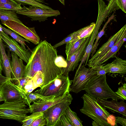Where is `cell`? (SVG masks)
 Here are the masks:
<instances>
[{"instance_id": "6da1fadb", "label": "cell", "mask_w": 126, "mask_h": 126, "mask_svg": "<svg viewBox=\"0 0 126 126\" xmlns=\"http://www.w3.org/2000/svg\"><path fill=\"white\" fill-rule=\"evenodd\" d=\"M58 57L56 48L46 40L41 41L32 52L25 66L24 77L32 79L37 72L41 71L44 79L42 87L47 84L58 76L63 74L62 68L56 63Z\"/></svg>"}, {"instance_id": "7a4b0ae2", "label": "cell", "mask_w": 126, "mask_h": 126, "mask_svg": "<svg viewBox=\"0 0 126 126\" xmlns=\"http://www.w3.org/2000/svg\"><path fill=\"white\" fill-rule=\"evenodd\" d=\"M81 98L83 100V105L80 110L81 112L97 122L100 126H112L108 119L111 115L98 103L97 99L87 93Z\"/></svg>"}, {"instance_id": "3957f363", "label": "cell", "mask_w": 126, "mask_h": 126, "mask_svg": "<svg viewBox=\"0 0 126 126\" xmlns=\"http://www.w3.org/2000/svg\"><path fill=\"white\" fill-rule=\"evenodd\" d=\"M106 75L100 76L97 75L92 78L86 84L83 90L96 99L98 98L121 99L107 84Z\"/></svg>"}, {"instance_id": "277c9868", "label": "cell", "mask_w": 126, "mask_h": 126, "mask_svg": "<svg viewBox=\"0 0 126 126\" xmlns=\"http://www.w3.org/2000/svg\"><path fill=\"white\" fill-rule=\"evenodd\" d=\"M72 81L68 76L61 74L34 92L45 96H61L69 93Z\"/></svg>"}, {"instance_id": "5b68a950", "label": "cell", "mask_w": 126, "mask_h": 126, "mask_svg": "<svg viewBox=\"0 0 126 126\" xmlns=\"http://www.w3.org/2000/svg\"><path fill=\"white\" fill-rule=\"evenodd\" d=\"M25 104L23 99L0 104V118L13 120L21 123L27 114L30 112V108H26Z\"/></svg>"}, {"instance_id": "8992f818", "label": "cell", "mask_w": 126, "mask_h": 126, "mask_svg": "<svg viewBox=\"0 0 126 126\" xmlns=\"http://www.w3.org/2000/svg\"><path fill=\"white\" fill-rule=\"evenodd\" d=\"M85 66L82 65L77 70L73 83L70 86V92L77 94L83 90L89 80L97 75L96 70Z\"/></svg>"}, {"instance_id": "52a82bcc", "label": "cell", "mask_w": 126, "mask_h": 126, "mask_svg": "<svg viewBox=\"0 0 126 126\" xmlns=\"http://www.w3.org/2000/svg\"><path fill=\"white\" fill-rule=\"evenodd\" d=\"M2 24L16 33L35 45L38 44L40 42V38L34 27H28L22 23L13 21H7Z\"/></svg>"}, {"instance_id": "ba28073f", "label": "cell", "mask_w": 126, "mask_h": 126, "mask_svg": "<svg viewBox=\"0 0 126 126\" xmlns=\"http://www.w3.org/2000/svg\"><path fill=\"white\" fill-rule=\"evenodd\" d=\"M16 12L31 18L32 21L38 20L39 22L47 20L48 17L56 16L60 14L58 10H48L30 5L28 8L23 6L21 9L16 11Z\"/></svg>"}, {"instance_id": "9c48e42d", "label": "cell", "mask_w": 126, "mask_h": 126, "mask_svg": "<svg viewBox=\"0 0 126 126\" xmlns=\"http://www.w3.org/2000/svg\"><path fill=\"white\" fill-rule=\"evenodd\" d=\"M73 99L62 102L50 107L43 112L47 120V126H57L61 116L69 106Z\"/></svg>"}, {"instance_id": "30bf717a", "label": "cell", "mask_w": 126, "mask_h": 126, "mask_svg": "<svg viewBox=\"0 0 126 126\" xmlns=\"http://www.w3.org/2000/svg\"><path fill=\"white\" fill-rule=\"evenodd\" d=\"M10 80L4 82L0 87V91L4 102H12L24 99L25 95L17 85L12 83Z\"/></svg>"}, {"instance_id": "8fae6325", "label": "cell", "mask_w": 126, "mask_h": 126, "mask_svg": "<svg viewBox=\"0 0 126 126\" xmlns=\"http://www.w3.org/2000/svg\"><path fill=\"white\" fill-rule=\"evenodd\" d=\"M91 35L85 38L76 52L68 60L66 61L67 63L66 67L62 68L63 75L68 76L69 73L73 71L77 66L79 62L82 59Z\"/></svg>"}, {"instance_id": "7c38bea8", "label": "cell", "mask_w": 126, "mask_h": 126, "mask_svg": "<svg viewBox=\"0 0 126 126\" xmlns=\"http://www.w3.org/2000/svg\"><path fill=\"white\" fill-rule=\"evenodd\" d=\"M1 39L6 44V46L9 50L17 54L27 63L29 61L31 56V53L27 49L24 50L13 39L10 37L1 29Z\"/></svg>"}, {"instance_id": "4fadbf2b", "label": "cell", "mask_w": 126, "mask_h": 126, "mask_svg": "<svg viewBox=\"0 0 126 126\" xmlns=\"http://www.w3.org/2000/svg\"><path fill=\"white\" fill-rule=\"evenodd\" d=\"M70 99H73V97L69 93L63 96L47 100H38L29 106L30 112H43L56 104Z\"/></svg>"}, {"instance_id": "5bb4252c", "label": "cell", "mask_w": 126, "mask_h": 126, "mask_svg": "<svg viewBox=\"0 0 126 126\" xmlns=\"http://www.w3.org/2000/svg\"><path fill=\"white\" fill-rule=\"evenodd\" d=\"M126 32V25H125L115 34L110 37L107 42L97 50L91 58L89 60L88 62L99 58L104 55L117 43Z\"/></svg>"}, {"instance_id": "9a60e30c", "label": "cell", "mask_w": 126, "mask_h": 126, "mask_svg": "<svg viewBox=\"0 0 126 126\" xmlns=\"http://www.w3.org/2000/svg\"><path fill=\"white\" fill-rule=\"evenodd\" d=\"M126 32L122 36L117 43L104 55L101 57L88 62L89 67L96 66L103 64L111 58H115L117 52L126 41Z\"/></svg>"}, {"instance_id": "2e32d148", "label": "cell", "mask_w": 126, "mask_h": 126, "mask_svg": "<svg viewBox=\"0 0 126 126\" xmlns=\"http://www.w3.org/2000/svg\"><path fill=\"white\" fill-rule=\"evenodd\" d=\"M12 60L10 64L11 73L13 78L15 80V84H18L19 80L24 77L25 65L23 63V60L18 58V55L13 52L11 53Z\"/></svg>"}, {"instance_id": "e0dca14e", "label": "cell", "mask_w": 126, "mask_h": 126, "mask_svg": "<svg viewBox=\"0 0 126 126\" xmlns=\"http://www.w3.org/2000/svg\"><path fill=\"white\" fill-rule=\"evenodd\" d=\"M97 101L104 108L108 109L113 112L119 113L126 117V104L124 101L118 102L117 99H112L109 101L107 99L102 98H98Z\"/></svg>"}, {"instance_id": "ac0fdd59", "label": "cell", "mask_w": 126, "mask_h": 126, "mask_svg": "<svg viewBox=\"0 0 126 126\" xmlns=\"http://www.w3.org/2000/svg\"><path fill=\"white\" fill-rule=\"evenodd\" d=\"M103 21L97 20L93 31L91 35L90 40L86 48L85 53L78 69L82 65H86L91 53L93 46L95 37L98 33L99 28Z\"/></svg>"}, {"instance_id": "d6986e66", "label": "cell", "mask_w": 126, "mask_h": 126, "mask_svg": "<svg viewBox=\"0 0 126 126\" xmlns=\"http://www.w3.org/2000/svg\"><path fill=\"white\" fill-rule=\"evenodd\" d=\"M112 63L104 65L107 73L126 74V61L117 57Z\"/></svg>"}, {"instance_id": "ffe728a7", "label": "cell", "mask_w": 126, "mask_h": 126, "mask_svg": "<svg viewBox=\"0 0 126 126\" xmlns=\"http://www.w3.org/2000/svg\"><path fill=\"white\" fill-rule=\"evenodd\" d=\"M95 25V23L92 22L89 25L78 30V32L76 36L71 41L66 44L65 51L67 50L72 45L78 40L90 36L93 31Z\"/></svg>"}, {"instance_id": "44dd1931", "label": "cell", "mask_w": 126, "mask_h": 126, "mask_svg": "<svg viewBox=\"0 0 126 126\" xmlns=\"http://www.w3.org/2000/svg\"><path fill=\"white\" fill-rule=\"evenodd\" d=\"M6 47L2 40L1 39L0 40V51L2 56L3 68L6 77L12 80V79L11 76L12 71L11 67V61L9 57L6 53Z\"/></svg>"}, {"instance_id": "7402d4cb", "label": "cell", "mask_w": 126, "mask_h": 126, "mask_svg": "<svg viewBox=\"0 0 126 126\" xmlns=\"http://www.w3.org/2000/svg\"><path fill=\"white\" fill-rule=\"evenodd\" d=\"M16 14V11L0 9V20L1 23L2 24L7 21H13L22 23L19 19Z\"/></svg>"}, {"instance_id": "603a6c76", "label": "cell", "mask_w": 126, "mask_h": 126, "mask_svg": "<svg viewBox=\"0 0 126 126\" xmlns=\"http://www.w3.org/2000/svg\"><path fill=\"white\" fill-rule=\"evenodd\" d=\"M55 98L54 96H44L34 92L26 94L24 99L25 104L29 106L31 103L38 100H46Z\"/></svg>"}, {"instance_id": "cb8c5ba5", "label": "cell", "mask_w": 126, "mask_h": 126, "mask_svg": "<svg viewBox=\"0 0 126 126\" xmlns=\"http://www.w3.org/2000/svg\"><path fill=\"white\" fill-rule=\"evenodd\" d=\"M18 4L23 5H28L35 6L43 9L48 10L53 9L45 4H48L45 2L44 0H13Z\"/></svg>"}, {"instance_id": "d4e9b609", "label": "cell", "mask_w": 126, "mask_h": 126, "mask_svg": "<svg viewBox=\"0 0 126 126\" xmlns=\"http://www.w3.org/2000/svg\"><path fill=\"white\" fill-rule=\"evenodd\" d=\"M64 113L72 126H83V121L78 117L76 112L71 110L69 106L65 109Z\"/></svg>"}, {"instance_id": "484cf974", "label": "cell", "mask_w": 126, "mask_h": 126, "mask_svg": "<svg viewBox=\"0 0 126 126\" xmlns=\"http://www.w3.org/2000/svg\"><path fill=\"white\" fill-rule=\"evenodd\" d=\"M0 26L1 29L6 34L10 35L14 40L19 43L21 45V47L24 50H27V49H26L25 47L26 45L25 42H26L30 43L29 41L23 38L9 29L3 27L1 24Z\"/></svg>"}, {"instance_id": "4316f807", "label": "cell", "mask_w": 126, "mask_h": 126, "mask_svg": "<svg viewBox=\"0 0 126 126\" xmlns=\"http://www.w3.org/2000/svg\"><path fill=\"white\" fill-rule=\"evenodd\" d=\"M85 38H83L78 40L72 45L67 50L65 51L67 56L66 61L68 60L76 52Z\"/></svg>"}, {"instance_id": "83f0119b", "label": "cell", "mask_w": 126, "mask_h": 126, "mask_svg": "<svg viewBox=\"0 0 126 126\" xmlns=\"http://www.w3.org/2000/svg\"><path fill=\"white\" fill-rule=\"evenodd\" d=\"M113 16H111L109 18L108 20L105 23L102 29L97 33L95 37L96 40L94 44H93L92 49L91 52L92 57L94 55L95 53L96 49L98 45V43L99 39L105 33V30L106 27L110 21L112 19Z\"/></svg>"}, {"instance_id": "f1b7e54d", "label": "cell", "mask_w": 126, "mask_h": 126, "mask_svg": "<svg viewBox=\"0 0 126 126\" xmlns=\"http://www.w3.org/2000/svg\"><path fill=\"white\" fill-rule=\"evenodd\" d=\"M43 115V112H35L32 113L30 115L27 116L23 120L21 123L22 126H30L31 123L35 120Z\"/></svg>"}, {"instance_id": "f546056e", "label": "cell", "mask_w": 126, "mask_h": 126, "mask_svg": "<svg viewBox=\"0 0 126 126\" xmlns=\"http://www.w3.org/2000/svg\"><path fill=\"white\" fill-rule=\"evenodd\" d=\"M32 79L36 88L42 87L44 83V79L43 74L41 72H37Z\"/></svg>"}, {"instance_id": "4dcf8cb0", "label": "cell", "mask_w": 126, "mask_h": 126, "mask_svg": "<svg viewBox=\"0 0 126 126\" xmlns=\"http://www.w3.org/2000/svg\"><path fill=\"white\" fill-rule=\"evenodd\" d=\"M21 4L18 3L13 4L0 2V9L9 10L16 11L21 9Z\"/></svg>"}, {"instance_id": "1f68e13d", "label": "cell", "mask_w": 126, "mask_h": 126, "mask_svg": "<svg viewBox=\"0 0 126 126\" xmlns=\"http://www.w3.org/2000/svg\"><path fill=\"white\" fill-rule=\"evenodd\" d=\"M78 32V30L71 33L64 38L63 40L55 44L53 46V47L56 48L61 45L69 42L76 36Z\"/></svg>"}, {"instance_id": "d6a6232c", "label": "cell", "mask_w": 126, "mask_h": 126, "mask_svg": "<svg viewBox=\"0 0 126 126\" xmlns=\"http://www.w3.org/2000/svg\"><path fill=\"white\" fill-rule=\"evenodd\" d=\"M123 85L119 87L117 91L115 92L116 94L123 101L126 99V84L124 83Z\"/></svg>"}, {"instance_id": "836d02e7", "label": "cell", "mask_w": 126, "mask_h": 126, "mask_svg": "<svg viewBox=\"0 0 126 126\" xmlns=\"http://www.w3.org/2000/svg\"><path fill=\"white\" fill-rule=\"evenodd\" d=\"M57 126H72L64 113L60 117Z\"/></svg>"}, {"instance_id": "e575fe53", "label": "cell", "mask_w": 126, "mask_h": 126, "mask_svg": "<svg viewBox=\"0 0 126 126\" xmlns=\"http://www.w3.org/2000/svg\"><path fill=\"white\" fill-rule=\"evenodd\" d=\"M47 120L43 115L33 121L30 126H43L46 125Z\"/></svg>"}, {"instance_id": "d590c367", "label": "cell", "mask_w": 126, "mask_h": 126, "mask_svg": "<svg viewBox=\"0 0 126 126\" xmlns=\"http://www.w3.org/2000/svg\"><path fill=\"white\" fill-rule=\"evenodd\" d=\"M28 77H24L21 78L19 81L17 86L21 90L22 93L25 95L24 91V87L28 81L31 79Z\"/></svg>"}, {"instance_id": "8d00e7d4", "label": "cell", "mask_w": 126, "mask_h": 126, "mask_svg": "<svg viewBox=\"0 0 126 126\" xmlns=\"http://www.w3.org/2000/svg\"><path fill=\"white\" fill-rule=\"evenodd\" d=\"M105 64H101L100 65L92 67L94 69L96 70L97 75L98 76H101L106 74L107 73L106 70L104 65Z\"/></svg>"}, {"instance_id": "74e56055", "label": "cell", "mask_w": 126, "mask_h": 126, "mask_svg": "<svg viewBox=\"0 0 126 126\" xmlns=\"http://www.w3.org/2000/svg\"><path fill=\"white\" fill-rule=\"evenodd\" d=\"M126 0H116V3L119 8L125 13L126 12Z\"/></svg>"}, {"instance_id": "f35d334b", "label": "cell", "mask_w": 126, "mask_h": 126, "mask_svg": "<svg viewBox=\"0 0 126 126\" xmlns=\"http://www.w3.org/2000/svg\"><path fill=\"white\" fill-rule=\"evenodd\" d=\"M33 87L36 88L34 87L33 80L32 79L28 81L24 87V91L25 94L26 91Z\"/></svg>"}, {"instance_id": "ab89813d", "label": "cell", "mask_w": 126, "mask_h": 126, "mask_svg": "<svg viewBox=\"0 0 126 126\" xmlns=\"http://www.w3.org/2000/svg\"><path fill=\"white\" fill-rule=\"evenodd\" d=\"M116 123H118L123 126H126V118L117 116L115 118Z\"/></svg>"}, {"instance_id": "60d3db41", "label": "cell", "mask_w": 126, "mask_h": 126, "mask_svg": "<svg viewBox=\"0 0 126 126\" xmlns=\"http://www.w3.org/2000/svg\"><path fill=\"white\" fill-rule=\"evenodd\" d=\"M9 80H11L6 77L3 76L0 73V87L4 82Z\"/></svg>"}, {"instance_id": "b9f144b4", "label": "cell", "mask_w": 126, "mask_h": 126, "mask_svg": "<svg viewBox=\"0 0 126 126\" xmlns=\"http://www.w3.org/2000/svg\"><path fill=\"white\" fill-rule=\"evenodd\" d=\"M0 2L2 3H8L13 4H17V3L13 0H0Z\"/></svg>"}, {"instance_id": "7bdbcfd3", "label": "cell", "mask_w": 126, "mask_h": 126, "mask_svg": "<svg viewBox=\"0 0 126 126\" xmlns=\"http://www.w3.org/2000/svg\"><path fill=\"white\" fill-rule=\"evenodd\" d=\"M3 63L2 59V56L0 51V73L1 74L3 70Z\"/></svg>"}, {"instance_id": "ee69618b", "label": "cell", "mask_w": 126, "mask_h": 126, "mask_svg": "<svg viewBox=\"0 0 126 126\" xmlns=\"http://www.w3.org/2000/svg\"><path fill=\"white\" fill-rule=\"evenodd\" d=\"M92 124L93 126H100L97 122L94 121H93Z\"/></svg>"}, {"instance_id": "f6af8a7d", "label": "cell", "mask_w": 126, "mask_h": 126, "mask_svg": "<svg viewBox=\"0 0 126 126\" xmlns=\"http://www.w3.org/2000/svg\"><path fill=\"white\" fill-rule=\"evenodd\" d=\"M2 101H4V99L2 97L1 92L0 91V102Z\"/></svg>"}, {"instance_id": "bcb514c9", "label": "cell", "mask_w": 126, "mask_h": 126, "mask_svg": "<svg viewBox=\"0 0 126 126\" xmlns=\"http://www.w3.org/2000/svg\"><path fill=\"white\" fill-rule=\"evenodd\" d=\"M61 2L63 5H65V2L64 0H58Z\"/></svg>"}, {"instance_id": "7dc6e473", "label": "cell", "mask_w": 126, "mask_h": 126, "mask_svg": "<svg viewBox=\"0 0 126 126\" xmlns=\"http://www.w3.org/2000/svg\"><path fill=\"white\" fill-rule=\"evenodd\" d=\"M1 28L0 26V40L1 39Z\"/></svg>"}]
</instances>
